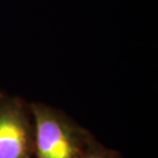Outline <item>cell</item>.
Listing matches in <instances>:
<instances>
[{"instance_id": "277c9868", "label": "cell", "mask_w": 158, "mask_h": 158, "mask_svg": "<svg viewBox=\"0 0 158 158\" xmlns=\"http://www.w3.org/2000/svg\"><path fill=\"white\" fill-rule=\"evenodd\" d=\"M2 94H3V93H2V91H1V90H0V97H1V96H2Z\"/></svg>"}, {"instance_id": "3957f363", "label": "cell", "mask_w": 158, "mask_h": 158, "mask_svg": "<svg viewBox=\"0 0 158 158\" xmlns=\"http://www.w3.org/2000/svg\"><path fill=\"white\" fill-rule=\"evenodd\" d=\"M80 158H122V156L117 151L103 146L93 135Z\"/></svg>"}, {"instance_id": "6da1fadb", "label": "cell", "mask_w": 158, "mask_h": 158, "mask_svg": "<svg viewBox=\"0 0 158 158\" xmlns=\"http://www.w3.org/2000/svg\"><path fill=\"white\" fill-rule=\"evenodd\" d=\"M33 120L34 158H80L93 137L64 111L43 103L28 104Z\"/></svg>"}, {"instance_id": "7a4b0ae2", "label": "cell", "mask_w": 158, "mask_h": 158, "mask_svg": "<svg viewBox=\"0 0 158 158\" xmlns=\"http://www.w3.org/2000/svg\"><path fill=\"white\" fill-rule=\"evenodd\" d=\"M0 158H34L33 120L28 104L0 97Z\"/></svg>"}]
</instances>
